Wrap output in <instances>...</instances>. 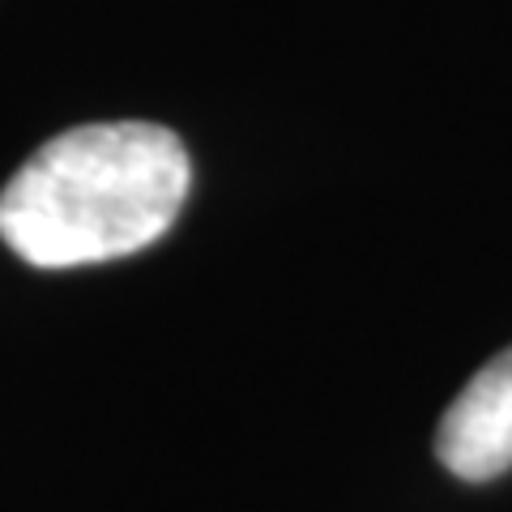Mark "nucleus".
<instances>
[{"label": "nucleus", "mask_w": 512, "mask_h": 512, "mask_svg": "<svg viewBox=\"0 0 512 512\" xmlns=\"http://www.w3.org/2000/svg\"><path fill=\"white\" fill-rule=\"evenodd\" d=\"M192 184L184 141L150 120L77 124L0 192V239L39 269L103 265L158 244Z\"/></svg>", "instance_id": "1"}, {"label": "nucleus", "mask_w": 512, "mask_h": 512, "mask_svg": "<svg viewBox=\"0 0 512 512\" xmlns=\"http://www.w3.org/2000/svg\"><path fill=\"white\" fill-rule=\"evenodd\" d=\"M436 453L466 483L512 470V346L478 367L453 397L436 431Z\"/></svg>", "instance_id": "2"}]
</instances>
